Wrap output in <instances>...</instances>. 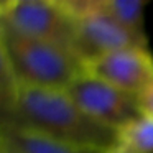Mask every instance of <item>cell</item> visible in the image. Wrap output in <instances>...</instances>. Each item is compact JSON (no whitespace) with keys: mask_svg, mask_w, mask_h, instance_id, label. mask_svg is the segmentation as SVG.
<instances>
[{"mask_svg":"<svg viewBox=\"0 0 153 153\" xmlns=\"http://www.w3.org/2000/svg\"><path fill=\"white\" fill-rule=\"evenodd\" d=\"M137 102H138L140 114L153 119V81L137 96Z\"/></svg>","mask_w":153,"mask_h":153,"instance_id":"cell-10","label":"cell"},{"mask_svg":"<svg viewBox=\"0 0 153 153\" xmlns=\"http://www.w3.org/2000/svg\"><path fill=\"white\" fill-rule=\"evenodd\" d=\"M0 69L18 84L68 91L86 73L82 59L71 50L25 36L0 23Z\"/></svg>","mask_w":153,"mask_h":153,"instance_id":"cell-2","label":"cell"},{"mask_svg":"<svg viewBox=\"0 0 153 153\" xmlns=\"http://www.w3.org/2000/svg\"><path fill=\"white\" fill-rule=\"evenodd\" d=\"M105 153H153V119L140 115L117 130L112 146Z\"/></svg>","mask_w":153,"mask_h":153,"instance_id":"cell-8","label":"cell"},{"mask_svg":"<svg viewBox=\"0 0 153 153\" xmlns=\"http://www.w3.org/2000/svg\"><path fill=\"white\" fill-rule=\"evenodd\" d=\"M76 18V45L74 51L86 63L104 54L125 48H148V41H143L112 17L102 13L97 8L96 0H64Z\"/></svg>","mask_w":153,"mask_h":153,"instance_id":"cell-4","label":"cell"},{"mask_svg":"<svg viewBox=\"0 0 153 153\" xmlns=\"http://www.w3.org/2000/svg\"><path fill=\"white\" fill-rule=\"evenodd\" d=\"M0 128L25 130L102 153L117 133L86 115L66 91L18 84L2 69Z\"/></svg>","mask_w":153,"mask_h":153,"instance_id":"cell-1","label":"cell"},{"mask_svg":"<svg viewBox=\"0 0 153 153\" xmlns=\"http://www.w3.org/2000/svg\"><path fill=\"white\" fill-rule=\"evenodd\" d=\"M66 92L86 115L115 132L142 115L135 96L87 73L77 77Z\"/></svg>","mask_w":153,"mask_h":153,"instance_id":"cell-5","label":"cell"},{"mask_svg":"<svg viewBox=\"0 0 153 153\" xmlns=\"http://www.w3.org/2000/svg\"><path fill=\"white\" fill-rule=\"evenodd\" d=\"M86 73L138 96L153 81V53L148 48H125L86 63Z\"/></svg>","mask_w":153,"mask_h":153,"instance_id":"cell-6","label":"cell"},{"mask_svg":"<svg viewBox=\"0 0 153 153\" xmlns=\"http://www.w3.org/2000/svg\"><path fill=\"white\" fill-rule=\"evenodd\" d=\"M0 145L15 153H102L38 133L12 128H0Z\"/></svg>","mask_w":153,"mask_h":153,"instance_id":"cell-7","label":"cell"},{"mask_svg":"<svg viewBox=\"0 0 153 153\" xmlns=\"http://www.w3.org/2000/svg\"><path fill=\"white\" fill-rule=\"evenodd\" d=\"M96 5L102 13L112 17L115 22L130 30L133 35L148 41L145 31V7L142 0H96Z\"/></svg>","mask_w":153,"mask_h":153,"instance_id":"cell-9","label":"cell"},{"mask_svg":"<svg viewBox=\"0 0 153 153\" xmlns=\"http://www.w3.org/2000/svg\"><path fill=\"white\" fill-rule=\"evenodd\" d=\"M0 153H15V152H12V150H8V148H5V146L0 145Z\"/></svg>","mask_w":153,"mask_h":153,"instance_id":"cell-11","label":"cell"},{"mask_svg":"<svg viewBox=\"0 0 153 153\" xmlns=\"http://www.w3.org/2000/svg\"><path fill=\"white\" fill-rule=\"evenodd\" d=\"M0 23L25 36L76 53L77 22L64 0H2Z\"/></svg>","mask_w":153,"mask_h":153,"instance_id":"cell-3","label":"cell"}]
</instances>
